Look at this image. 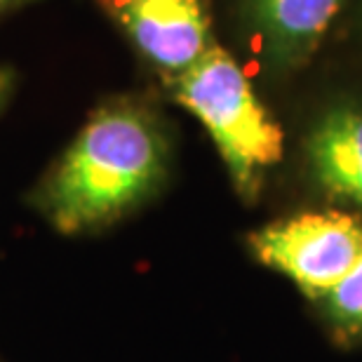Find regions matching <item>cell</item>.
Segmentation results:
<instances>
[{
  "label": "cell",
  "instance_id": "cell-1",
  "mask_svg": "<svg viewBox=\"0 0 362 362\" xmlns=\"http://www.w3.org/2000/svg\"><path fill=\"white\" fill-rule=\"evenodd\" d=\"M170 158L168 129L153 108L134 97L106 99L47 165L26 202L59 235L101 233L160 191Z\"/></svg>",
  "mask_w": 362,
  "mask_h": 362
},
{
  "label": "cell",
  "instance_id": "cell-2",
  "mask_svg": "<svg viewBox=\"0 0 362 362\" xmlns=\"http://www.w3.org/2000/svg\"><path fill=\"white\" fill-rule=\"evenodd\" d=\"M170 97L205 127L243 200H255L264 175L282 158V129L259 101L243 66L219 45L175 78Z\"/></svg>",
  "mask_w": 362,
  "mask_h": 362
},
{
  "label": "cell",
  "instance_id": "cell-3",
  "mask_svg": "<svg viewBox=\"0 0 362 362\" xmlns=\"http://www.w3.org/2000/svg\"><path fill=\"white\" fill-rule=\"evenodd\" d=\"M247 247L259 264L322 301L362 259V223L353 214L303 212L252 230Z\"/></svg>",
  "mask_w": 362,
  "mask_h": 362
},
{
  "label": "cell",
  "instance_id": "cell-4",
  "mask_svg": "<svg viewBox=\"0 0 362 362\" xmlns=\"http://www.w3.org/2000/svg\"><path fill=\"white\" fill-rule=\"evenodd\" d=\"M144 59L168 78L184 74L212 47L207 0H97Z\"/></svg>",
  "mask_w": 362,
  "mask_h": 362
},
{
  "label": "cell",
  "instance_id": "cell-5",
  "mask_svg": "<svg viewBox=\"0 0 362 362\" xmlns=\"http://www.w3.org/2000/svg\"><path fill=\"white\" fill-rule=\"evenodd\" d=\"M308 165L332 198L362 207V111L329 113L308 136Z\"/></svg>",
  "mask_w": 362,
  "mask_h": 362
},
{
  "label": "cell",
  "instance_id": "cell-6",
  "mask_svg": "<svg viewBox=\"0 0 362 362\" xmlns=\"http://www.w3.org/2000/svg\"><path fill=\"white\" fill-rule=\"evenodd\" d=\"M266 52L278 64L308 57L344 0H247Z\"/></svg>",
  "mask_w": 362,
  "mask_h": 362
},
{
  "label": "cell",
  "instance_id": "cell-7",
  "mask_svg": "<svg viewBox=\"0 0 362 362\" xmlns=\"http://www.w3.org/2000/svg\"><path fill=\"white\" fill-rule=\"evenodd\" d=\"M325 315L341 341L362 339V259L322 299Z\"/></svg>",
  "mask_w": 362,
  "mask_h": 362
},
{
  "label": "cell",
  "instance_id": "cell-8",
  "mask_svg": "<svg viewBox=\"0 0 362 362\" xmlns=\"http://www.w3.org/2000/svg\"><path fill=\"white\" fill-rule=\"evenodd\" d=\"M12 92H14V74L10 69L0 66V113H3V108L7 106V101H10Z\"/></svg>",
  "mask_w": 362,
  "mask_h": 362
},
{
  "label": "cell",
  "instance_id": "cell-9",
  "mask_svg": "<svg viewBox=\"0 0 362 362\" xmlns=\"http://www.w3.org/2000/svg\"><path fill=\"white\" fill-rule=\"evenodd\" d=\"M33 3H38V0H0V17H5V14H10V12H17L21 7L33 5Z\"/></svg>",
  "mask_w": 362,
  "mask_h": 362
}]
</instances>
